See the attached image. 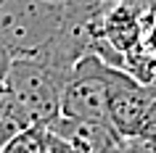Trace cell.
<instances>
[{"label": "cell", "mask_w": 156, "mask_h": 153, "mask_svg": "<svg viewBox=\"0 0 156 153\" xmlns=\"http://www.w3.org/2000/svg\"><path fill=\"white\" fill-rule=\"evenodd\" d=\"M37 127L29 116L24 106L16 100V95L11 92L5 85H0V145H5L16 135L27 132V129Z\"/></svg>", "instance_id": "cell-6"}, {"label": "cell", "mask_w": 156, "mask_h": 153, "mask_svg": "<svg viewBox=\"0 0 156 153\" xmlns=\"http://www.w3.org/2000/svg\"><path fill=\"white\" fill-rule=\"evenodd\" d=\"M154 90L156 85H143L130 71L116 85V90L111 92V100H108V124L122 137H127V140L138 137V129L143 124L148 103L154 98Z\"/></svg>", "instance_id": "cell-5"}, {"label": "cell", "mask_w": 156, "mask_h": 153, "mask_svg": "<svg viewBox=\"0 0 156 153\" xmlns=\"http://www.w3.org/2000/svg\"><path fill=\"white\" fill-rule=\"evenodd\" d=\"M135 140L146 143L148 148H156V90H154V98H151V103H148V111H146V116H143V124H140Z\"/></svg>", "instance_id": "cell-8"}, {"label": "cell", "mask_w": 156, "mask_h": 153, "mask_svg": "<svg viewBox=\"0 0 156 153\" xmlns=\"http://www.w3.org/2000/svg\"><path fill=\"white\" fill-rule=\"evenodd\" d=\"M124 153H156V148H148L146 143H140V140H127V148H124Z\"/></svg>", "instance_id": "cell-11"}, {"label": "cell", "mask_w": 156, "mask_h": 153, "mask_svg": "<svg viewBox=\"0 0 156 153\" xmlns=\"http://www.w3.org/2000/svg\"><path fill=\"white\" fill-rule=\"evenodd\" d=\"M69 21L66 0H3L0 3V40L19 56H37Z\"/></svg>", "instance_id": "cell-1"}, {"label": "cell", "mask_w": 156, "mask_h": 153, "mask_svg": "<svg viewBox=\"0 0 156 153\" xmlns=\"http://www.w3.org/2000/svg\"><path fill=\"white\" fill-rule=\"evenodd\" d=\"M42 153H77V151H74V148L66 143L61 135H56V132H50V129L45 127V137H42Z\"/></svg>", "instance_id": "cell-9"}, {"label": "cell", "mask_w": 156, "mask_h": 153, "mask_svg": "<svg viewBox=\"0 0 156 153\" xmlns=\"http://www.w3.org/2000/svg\"><path fill=\"white\" fill-rule=\"evenodd\" d=\"M124 74V69L111 66L98 53H87L72 69L64 85L61 113L72 119L108 121V100Z\"/></svg>", "instance_id": "cell-2"}, {"label": "cell", "mask_w": 156, "mask_h": 153, "mask_svg": "<svg viewBox=\"0 0 156 153\" xmlns=\"http://www.w3.org/2000/svg\"><path fill=\"white\" fill-rule=\"evenodd\" d=\"M11 64H13V53L5 48V42L0 40V85H5V79H8Z\"/></svg>", "instance_id": "cell-10"}, {"label": "cell", "mask_w": 156, "mask_h": 153, "mask_svg": "<svg viewBox=\"0 0 156 153\" xmlns=\"http://www.w3.org/2000/svg\"><path fill=\"white\" fill-rule=\"evenodd\" d=\"M69 74L53 69L50 64L32 56L13 58L5 79V87L16 95L37 127H48L50 121L61 116V98Z\"/></svg>", "instance_id": "cell-3"}, {"label": "cell", "mask_w": 156, "mask_h": 153, "mask_svg": "<svg viewBox=\"0 0 156 153\" xmlns=\"http://www.w3.org/2000/svg\"><path fill=\"white\" fill-rule=\"evenodd\" d=\"M42 137H45V127H32L8 140L0 148V153H42Z\"/></svg>", "instance_id": "cell-7"}, {"label": "cell", "mask_w": 156, "mask_h": 153, "mask_svg": "<svg viewBox=\"0 0 156 153\" xmlns=\"http://www.w3.org/2000/svg\"><path fill=\"white\" fill-rule=\"evenodd\" d=\"M48 129L61 135L77 153H124L127 148V137H122L108 121L72 119L61 113L48 124Z\"/></svg>", "instance_id": "cell-4"}]
</instances>
